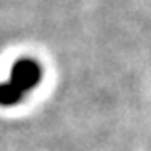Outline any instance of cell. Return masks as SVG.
I'll return each mask as SVG.
<instances>
[{"label":"cell","instance_id":"6da1fadb","mask_svg":"<svg viewBox=\"0 0 151 151\" xmlns=\"http://www.w3.org/2000/svg\"><path fill=\"white\" fill-rule=\"evenodd\" d=\"M42 81V66L34 59L23 57L9 70V78L0 83V106H17L28 93H32Z\"/></svg>","mask_w":151,"mask_h":151}]
</instances>
